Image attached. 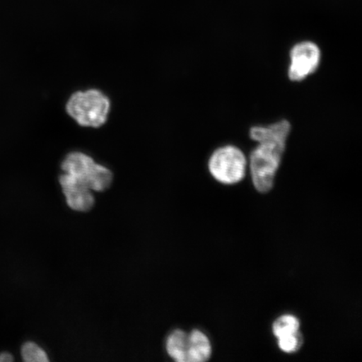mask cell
Masks as SVG:
<instances>
[{
  "label": "cell",
  "instance_id": "obj_9",
  "mask_svg": "<svg viewBox=\"0 0 362 362\" xmlns=\"http://www.w3.org/2000/svg\"><path fill=\"white\" fill-rule=\"evenodd\" d=\"M300 322L296 316L284 315L274 321L273 333L277 339L300 332Z\"/></svg>",
  "mask_w": 362,
  "mask_h": 362
},
{
  "label": "cell",
  "instance_id": "obj_8",
  "mask_svg": "<svg viewBox=\"0 0 362 362\" xmlns=\"http://www.w3.org/2000/svg\"><path fill=\"white\" fill-rule=\"evenodd\" d=\"M189 334L175 329L170 334L166 341V351L175 361L188 362Z\"/></svg>",
  "mask_w": 362,
  "mask_h": 362
},
{
  "label": "cell",
  "instance_id": "obj_5",
  "mask_svg": "<svg viewBox=\"0 0 362 362\" xmlns=\"http://www.w3.org/2000/svg\"><path fill=\"white\" fill-rule=\"evenodd\" d=\"M321 59L320 49L314 42L298 43L291 51V66L288 78L293 81H300L314 74L319 67Z\"/></svg>",
  "mask_w": 362,
  "mask_h": 362
},
{
  "label": "cell",
  "instance_id": "obj_4",
  "mask_svg": "<svg viewBox=\"0 0 362 362\" xmlns=\"http://www.w3.org/2000/svg\"><path fill=\"white\" fill-rule=\"evenodd\" d=\"M208 167L211 175L220 183L234 185L245 177L247 158L241 149L226 146L212 153Z\"/></svg>",
  "mask_w": 362,
  "mask_h": 362
},
{
  "label": "cell",
  "instance_id": "obj_7",
  "mask_svg": "<svg viewBox=\"0 0 362 362\" xmlns=\"http://www.w3.org/2000/svg\"><path fill=\"white\" fill-rule=\"evenodd\" d=\"M212 348L209 338L201 330L189 334L188 362H205L211 358Z\"/></svg>",
  "mask_w": 362,
  "mask_h": 362
},
{
  "label": "cell",
  "instance_id": "obj_2",
  "mask_svg": "<svg viewBox=\"0 0 362 362\" xmlns=\"http://www.w3.org/2000/svg\"><path fill=\"white\" fill-rule=\"evenodd\" d=\"M110 107L105 94L90 89L72 94L66 103V112L79 125L99 128L106 123Z\"/></svg>",
  "mask_w": 362,
  "mask_h": 362
},
{
  "label": "cell",
  "instance_id": "obj_10",
  "mask_svg": "<svg viewBox=\"0 0 362 362\" xmlns=\"http://www.w3.org/2000/svg\"><path fill=\"white\" fill-rule=\"evenodd\" d=\"M21 355L23 359L26 362L49 361L47 352L34 342H26L22 346Z\"/></svg>",
  "mask_w": 362,
  "mask_h": 362
},
{
  "label": "cell",
  "instance_id": "obj_12",
  "mask_svg": "<svg viewBox=\"0 0 362 362\" xmlns=\"http://www.w3.org/2000/svg\"><path fill=\"white\" fill-rule=\"evenodd\" d=\"M13 361V357L10 353H2L0 354V362H11Z\"/></svg>",
  "mask_w": 362,
  "mask_h": 362
},
{
  "label": "cell",
  "instance_id": "obj_11",
  "mask_svg": "<svg viewBox=\"0 0 362 362\" xmlns=\"http://www.w3.org/2000/svg\"><path fill=\"white\" fill-rule=\"evenodd\" d=\"M302 344L303 339L300 332L278 339L279 349L288 354L300 350Z\"/></svg>",
  "mask_w": 362,
  "mask_h": 362
},
{
  "label": "cell",
  "instance_id": "obj_1",
  "mask_svg": "<svg viewBox=\"0 0 362 362\" xmlns=\"http://www.w3.org/2000/svg\"><path fill=\"white\" fill-rule=\"evenodd\" d=\"M291 129L285 119L250 129V138L259 144L250 156L251 176L257 192L267 193L273 188Z\"/></svg>",
  "mask_w": 362,
  "mask_h": 362
},
{
  "label": "cell",
  "instance_id": "obj_6",
  "mask_svg": "<svg viewBox=\"0 0 362 362\" xmlns=\"http://www.w3.org/2000/svg\"><path fill=\"white\" fill-rule=\"evenodd\" d=\"M59 181L67 205L71 209L79 212H87L92 209L95 198L87 185L65 173L60 176Z\"/></svg>",
  "mask_w": 362,
  "mask_h": 362
},
{
  "label": "cell",
  "instance_id": "obj_3",
  "mask_svg": "<svg viewBox=\"0 0 362 362\" xmlns=\"http://www.w3.org/2000/svg\"><path fill=\"white\" fill-rule=\"evenodd\" d=\"M62 170L81 181L90 191L102 192L110 187L113 175L107 167L98 165L92 157L81 152H71L62 164Z\"/></svg>",
  "mask_w": 362,
  "mask_h": 362
}]
</instances>
